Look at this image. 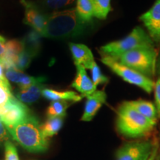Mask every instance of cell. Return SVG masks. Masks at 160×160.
<instances>
[{
    "label": "cell",
    "mask_w": 160,
    "mask_h": 160,
    "mask_svg": "<svg viewBox=\"0 0 160 160\" xmlns=\"http://www.w3.org/2000/svg\"><path fill=\"white\" fill-rule=\"evenodd\" d=\"M22 2L25 7L24 23L31 26L34 31L41 34L47 22L48 15L39 11L34 4L27 2L25 0H23Z\"/></svg>",
    "instance_id": "obj_10"
},
{
    "label": "cell",
    "mask_w": 160,
    "mask_h": 160,
    "mask_svg": "<svg viewBox=\"0 0 160 160\" xmlns=\"http://www.w3.org/2000/svg\"><path fill=\"white\" fill-rule=\"evenodd\" d=\"M42 83H37L24 89H20L17 94V99L22 103L31 104L37 102L41 97L42 90L45 88Z\"/></svg>",
    "instance_id": "obj_16"
},
{
    "label": "cell",
    "mask_w": 160,
    "mask_h": 160,
    "mask_svg": "<svg viewBox=\"0 0 160 160\" xmlns=\"http://www.w3.org/2000/svg\"><path fill=\"white\" fill-rule=\"evenodd\" d=\"M107 95L104 91H96L92 94L88 96L82 121H91L100 108L105 103Z\"/></svg>",
    "instance_id": "obj_11"
},
{
    "label": "cell",
    "mask_w": 160,
    "mask_h": 160,
    "mask_svg": "<svg viewBox=\"0 0 160 160\" xmlns=\"http://www.w3.org/2000/svg\"><path fill=\"white\" fill-rule=\"evenodd\" d=\"M86 22L82 21L74 8L55 11L48 15L47 22L42 37L63 39L82 34Z\"/></svg>",
    "instance_id": "obj_1"
},
{
    "label": "cell",
    "mask_w": 160,
    "mask_h": 160,
    "mask_svg": "<svg viewBox=\"0 0 160 160\" xmlns=\"http://www.w3.org/2000/svg\"><path fill=\"white\" fill-rule=\"evenodd\" d=\"M65 117H48L47 121L41 125L44 136L46 138L57 134L62 128Z\"/></svg>",
    "instance_id": "obj_19"
},
{
    "label": "cell",
    "mask_w": 160,
    "mask_h": 160,
    "mask_svg": "<svg viewBox=\"0 0 160 160\" xmlns=\"http://www.w3.org/2000/svg\"><path fill=\"white\" fill-rule=\"evenodd\" d=\"M113 59L151 79L155 73L157 52L154 47L143 48L128 51Z\"/></svg>",
    "instance_id": "obj_5"
},
{
    "label": "cell",
    "mask_w": 160,
    "mask_h": 160,
    "mask_svg": "<svg viewBox=\"0 0 160 160\" xmlns=\"http://www.w3.org/2000/svg\"><path fill=\"white\" fill-rule=\"evenodd\" d=\"M12 97L13 96L9 82L0 83V107L5 105Z\"/></svg>",
    "instance_id": "obj_26"
},
{
    "label": "cell",
    "mask_w": 160,
    "mask_h": 160,
    "mask_svg": "<svg viewBox=\"0 0 160 160\" xmlns=\"http://www.w3.org/2000/svg\"><path fill=\"white\" fill-rule=\"evenodd\" d=\"M91 77H92V82L93 84L97 86L100 85V84H105L108 82V78L105 77V75L102 74L101 70H100L99 67L96 63L93 65V67L91 68Z\"/></svg>",
    "instance_id": "obj_25"
},
{
    "label": "cell",
    "mask_w": 160,
    "mask_h": 160,
    "mask_svg": "<svg viewBox=\"0 0 160 160\" xmlns=\"http://www.w3.org/2000/svg\"><path fill=\"white\" fill-rule=\"evenodd\" d=\"M128 103L144 117L157 122L158 117L157 108H156V106L151 102L139 99L135 100V101H129L128 102Z\"/></svg>",
    "instance_id": "obj_17"
},
{
    "label": "cell",
    "mask_w": 160,
    "mask_h": 160,
    "mask_svg": "<svg viewBox=\"0 0 160 160\" xmlns=\"http://www.w3.org/2000/svg\"><path fill=\"white\" fill-rule=\"evenodd\" d=\"M8 133L5 125L0 119V142L5 141L8 139Z\"/></svg>",
    "instance_id": "obj_29"
},
{
    "label": "cell",
    "mask_w": 160,
    "mask_h": 160,
    "mask_svg": "<svg viewBox=\"0 0 160 160\" xmlns=\"http://www.w3.org/2000/svg\"><path fill=\"white\" fill-rule=\"evenodd\" d=\"M71 103L68 101H53L49 105L47 111L48 117H65L66 111Z\"/></svg>",
    "instance_id": "obj_21"
},
{
    "label": "cell",
    "mask_w": 160,
    "mask_h": 160,
    "mask_svg": "<svg viewBox=\"0 0 160 160\" xmlns=\"http://www.w3.org/2000/svg\"><path fill=\"white\" fill-rule=\"evenodd\" d=\"M6 82H8V80L6 79L3 65H2L1 62H0V83Z\"/></svg>",
    "instance_id": "obj_31"
},
{
    "label": "cell",
    "mask_w": 160,
    "mask_h": 160,
    "mask_svg": "<svg viewBox=\"0 0 160 160\" xmlns=\"http://www.w3.org/2000/svg\"><path fill=\"white\" fill-rule=\"evenodd\" d=\"M75 1L76 0H41L39 5L42 9V12L44 11H53L55 12L57 11V10L72 5Z\"/></svg>",
    "instance_id": "obj_22"
},
{
    "label": "cell",
    "mask_w": 160,
    "mask_h": 160,
    "mask_svg": "<svg viewBox=\"0 0 160 160\" xmlns=\"http://www.w3.org/2000/svg\"><path fill=\"white\" fill-rule=\"evenodd\" d=\"M41 34L37 31H33L26 36L25 39L22 41L23 48L27 50L35 56L39 52L41 42Z\"/></svg>",
    "instance_id": "obj_20"
},
{
    "label": "cell",
    "mask_w": 160,
    "mask_h": 160,
    "mask_svg": "<svg viewBox=\"0 0 160 160\" xmlns=\"http://www.w3.org/2000/svg\"><path fill=\"white\" fill-rule=\"evenodd\" d=\"M42 95L46 99L51 100V101H68L77 102L82 100L83 97L82 95H79L74 91H58L55 90L44 88L42 92Z\"/></svg>",
    "instance_id": "obj_15"
},
{
    "label": "cell",
    "mask_w": 160,
    "mask_h": 160,
    "mask_svg": "<svg viewBox=\"0 0 160 160\" xmlns=\"http://www.w3.org/2000/svg\"><path fill=\"white\" fill-rule=\"evenodd\" d=\"M156 122L148 119L125 102L117 111V129L123 137L139 138L150 133L156 125Z\"/></svg>",
    "instance_id": "obj_3"
},
{
    "label": "cell",
    "mask_w": 160,
    "mask_h": 160,
    "mask_svg": "<svg viewBox=\"0 0 160 160\" xmlns=\"http://www.w3.org/2000/svg\"><path fill=\"white\" fill-rule=\"evenodd\" d=\"M9 134L24 149L32 153L44 152L48 147V139L44 136L38 120L30 115L13 125L5 126Z\"/></svg>",
    "instance_id": "obj_2"
},
{
    "label": "cell",
    "mask_w": 160,
    "mask_h": 160,
    "mask_svg": "<svg viewBox=\"0 0 160 160\" xmlns=\"http://www.w3.org/2000/svg\"><path fill=\"white\" fill-rule=\"evenodd\" d=\"M77 76L71 86L77 90L83 97H87L97 91V86L88 76L85 68L80 65H77Z\"/></svg>",
    "instance_id": "obj_14"
},
{
    "label": "cell",
    "mask_w": 160,
    "mask_h": 160,
    "mask_svg": "<svg viewBox=\"0 0 160 160\" xmlns=\"http://www.w3.org/2000/svg\"><path fill=\"white\" fill-rule=\"evenodd\" d=\"M151 141H137L126 143L116 153V160H148L154 148Z\"/></svg>",
    "instance_id": "obj_7"
},
{
    "label": "cell",
    "mask_w": 160,
    "mask_h": 160,
    "mask_svg": "<svg viewBox=\"0 0 160 160\" xmlns=\"http://www.w3.org/2000/svg\"><path fill=\"white\" fill-rule=\"evenodd\" d=\"M153 47V41L141 27H136L127 37L106 44L100 48L103 57L115 59L133 50Z\"/></svg>",
    "instance_id": "obj_4"
},
{
    "label": "cell",
    "mask_w": 160,
    "mask_h": 160,
    "mask_svg": "<svg viewBox=\"0 0 160 160\" xmlns=\"http://www.w3.org/2000/svg\"><path fill=\"white\" fill-rule=\"evenodd\" d=\"M157 69H158V72L160 73V58H159V61H158V63H157Z\"/></svg>",
    "instance_id": "obj_33"
},
{
    "label": "cell",
    "mask_w": 160,
    "mask_h": 160,
    "mask_svg": "<svg viewBox=\"0 0 160 160\" xmlns=\"http://www.w3.org/2000/svg\"><path fill=\"white\" fill-rule=\"evenodd\" d=\"M6 52V39L0 36V58L5 55Z\"/></svg>",
    "instance_id": "obj_30"
},
{
    "label": "cell",
    "mask_w": 160,
    "mask_h": 160,
    "mask_svg": "<svg viewBox=\"0 0 160 160\" xmlns=\"http://www.w3.org/2000/svg\"><path fill=\"white\" fill-rule=\"evenodd\" d=\"M77 14L85 22H89L94 17L93 0H77L76 7Z\"/></svg>",
    "instance_id": "obj_18"
},
{
    "label": "cell",
    "mask_w": 160,
    "mask_h": 160,
    "mask_svg": "<svg viewBox=\"0 0 160 160\" xmlns=\"http://www.w3.org/2000/svg\"><path fill=\"white\" fill-rule=\"evenodd\" d=\"M69 48L76 66L80 65L85 69H91L95 61L90 48L83 44L73 42L69 44Z\"/></svg>",
    "instance_id": "obj_12"
},
{
    "label": "cell",
    "mask_w": 160,
    "mask_h": 160,
    "mask_svg": "<svg viewBox=\"0 0 160 160\" xmlns=\"http://www.w3.org/2000/svg\"><path fill=\"white\" fill-rule=\"evenodd\" d=\"M34 57L35 55L33 53L23 48L22 51L19 53L17 57V62H16V68L22 71H25L31 64L32 59Z\"/></svg>",
    "instance_id": "obj_24"
},
{
    "label": "cell",
    "mask_w": 160,
    "mask_h": 160,
    "mask_svg": "<svg viewBox=\"0 0 160 160\" xmlns=\"http://www.w3.org/2000/svg\"><path fill=\"white\" fill-rule=\"evenodd\" d=\"M30 115L28 108L14 97H12L5 105L0 107V119L5 126L16 125Z\"/></svg>",
    "instance_id": "obj_8"
},
{
    "label": "cell",
    "mask_w": 160,
    "mask_h": 160,
    "mask_svg": "<svg viewBox=\"0 0 160 160\" xmlns=\"http://www.w3.org/2000/svg\"><path fill=\"white\" fill-rule=\"evenodd\" d=\"M5 76L8 81L14 82L19 85L20 89H24L32 85L37 83H42L46 81L45 77H33L28 76L23 73V71L16 68H9L5 69Z\"/></svg>",
    "instance_id": "obj_13"
},
{
    "label": "cell",
    "mask_w": 160,
    "mask_h": 160,
    "mask_svg": "<svg viewBox=\"0 0 160 160\" xmlns=\"http://www.w3.org/2000/svg\"><path fill=\"white\" fill-rule=\"evenodd\" d=\"M157 160H159V159H157Z\"/></svg>",
    "instance_id": "obj_34"
},
{
    "label": "cell",
    "mask_w": 160,
    "mask_h": 160,
    "mask_svg": "<svg viewBox=\"0 0 160 160\" xmlns=\"http://www.w3.org/2000/svg\"><path fill=\"white\" fill-rule=\"evenodd\" d=\"M111 0H93L94 17L99 19H105L112 11Z\"/></svg>",
    "instance_id": "obj_23"
},
{
    "label": "cell",
    "mask_w": 160,
    "mask_h": 160,
    "mask_svg": "<svg viewBox=\"0 0 160 160\" xmlns=\"http://www.w3.org/2000/svg\"><path fill=\"white\" fill-rule=\"evenodd\" d=\"M101 60L104 65L108 66L113 73L121 77L126 82L137 85L148 93L153 91L154 83L150 78L146 77L139 72L119 63L111 57H103Z\"/></svg>",
    "instance_id": "obj_6"
},
{
    "label": "cell",
    "mask_w": 160,
    "mask_h": 160,
    "mask_svg": "<svg viewBox=\"0 0 160 160\" xmlns=\"http://www.w3.org/2000/svg\"><path fill=\"white\" fill-rule=\"evenodd\" d=\"M5 147V160H19L17 148L15 145L10 141H6Z\"/></svg>",
    "instance_id": "obj_27"
},
{
    "label": "cell",
    "mask_w": 160,
    "mask_h": 160,
    "mask_svg": "<svg viewBox=\"0 0 160 160\" xmlns=\"http://www.w3.org/2000/svg\"><path fill=\"white\" fill-rule=\"evenodd\" d=\"M154 95H155V106L157 108V116L160 117V77L154 84Z\"/></svg>",
    "instance_id": "obj_28"
},
{
    "label": "cell",
    "mask_w": 160,
    "mask_h": 160,
    "mask_svg": "<svg viewBox=\"0 0 160 160\" xmlns=\"http://www.w3.org/2000/svg\"><path fill=\"white\" fill-rule=\"evenodd\" d=\"M157 149H158V146L157 145H155L154 148H153V152H152L151 155L150 156L149 159L148 160H155L156 156H157Z\"/></svg>",
    "instance_id": "obj_32"
},
{
    "label": "cell",
    "mask_w": 160,
    "mask_h": 160,
    "mask_svg": "<svg viewBox=\"0 0 160 160\" xmlns=\"http://www.w3.org/2000/svg\"><path fill=\"white\" fill-rule=\"evenodd\" d=\"M139 19L148 31L153 42H160V0H156L149 11L143 13Z\"/></svg>",
    "instance_id": "obj_9"
}]
</instances>
